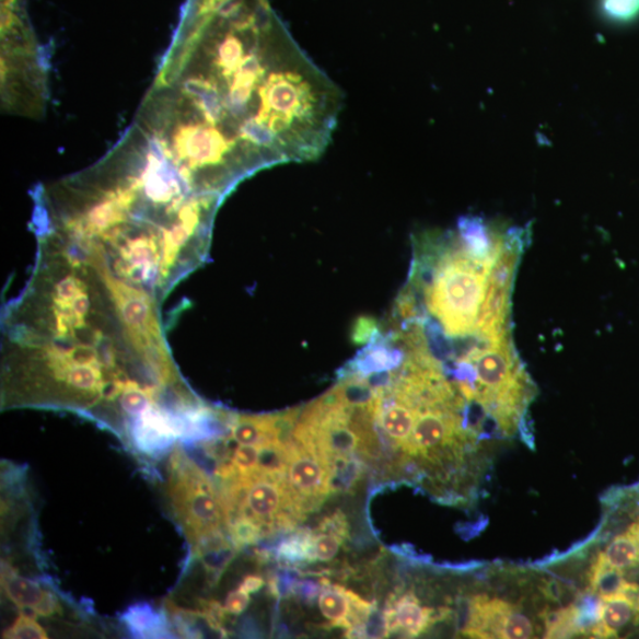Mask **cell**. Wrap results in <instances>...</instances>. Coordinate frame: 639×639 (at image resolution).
Returning a JSON list of instances; mask_svg holds the SVG:
<instances>
[{"label":"cell","instance_id":"cell-1","mask_svg":"<svg viewBox=\"0 0 639 639\" xmlns=\"http://www.w3.org/2000/svg\"><path fill=\"white\" fill-rule=\"evenodd\" d=\"M38 240L32 279L3 317L5 406L77 411L128 444L152 417L190 408L164 329L130 323L109 275L74 246Z\"/></svg>","mask_w":639,"mask_h":639},{"label":"cell","instance_id":"cell-2","mask_svg":"<svg viewBox=\"0 0 639 639\" xmlns=\"http://www.w3.org/2000/svg\"><path fill=\"white\" fill-rule=\"evenodd\" d=\"M258 118L279 133L295 120L307 119L313 109V96L307 82L293 72H274L258 89Z\"/></svg>","mask_w":639,"mask_h":639},{"label":"cell","instance_id":"cell-3","mask_svg":"<svg viewBox=\"0 0 639 639\" xmlns=\"http://www.w3.org/2000/svg\"><path fill=\"white\" fill-rule=\"evenodd\" d=\"M287 484L304 514L318 510L332 493V464L294 440L287 445Z\"/></svg>","mask_w":639,"mask_h":639},{"label":"cell","instance_id":"cell-4","mask_svg":"<svg viewBox=\"0 0 639 639\" xmlns=\"http://www.w3.org/2000/svg\"><path fill=\"white\" fill-rule=\"evenodd\" d=\"M464 635L474 638L525 639L534 634L532 621L510 603L477 595L469 607Z\"/></svg>","mask_w":639,"mask_h":639},{"label":"cell","instance_id":"cell-5","mask_svg":"<svg viewBox=\"0 0 639 639\" xmlns=\"http://www.w3.org/2000/svg\"><path fill=\"white\" fill-rule=\"evenodd\" d=\"M234 143L208 123L184 125L174 133L173 153L182 165L195 172L222 164Z\"/></svg>","mask_w":639,"mask_h":639},{"label":"cell","instance_id":"cell-6","mask_svg":"<svg viewBox=\"0 0 639 639\" xmlns=\"http://www.w3.org/2000/svg\"><path fill=\"white\" fill-rule=\"evenodd\" d=\"M406 352L394 333H377L346 367L339 371V377L359 375L368 376L374 373L399 370L405 361Z\"/></svg>","mask_w":639,"mask_h":639},{"label":"cell","instance_id":"cell-7","mask_svg":"<svg viewBox=\"0 0 639 639\" xmlns=\"http://www.w3.org/2000/svg\"><path fill=\"white\" fill-rule=\"evenodd\" d=\"M391 634H400L408 637L422 635L434 621L444 619L448 608L434 609L420 605L413 593H405L402 597H391L384 609Z\"/></svg>","mask_w":639,"mask_h":639},{"label":"cell","instance_id":"cell-8","mask_svg":"<svg viewBox=\"0 0 639 639\" xmlns=\"http://www.w3.org/2000/svg\"><path fill=\"white\" fill-rule=\"evenodd\" d=\"M419 411L413 406L394 396L391 387L383 390L380 411L376 415V426L387 435V440L402 448L408 443Z\"/></svg>","mask_w":639,"mask_h":639},{"label":"cell","instance_id":"cell-9","mask_svg":"<svg viewBox=\"0 0 639 639\" xmlns=\"http://www.w3.org/2000/svg\"><path fill=\"white\" fill-rule=\"evenodd\" d=\"M264 74L265 69L256 55L244 56L239 69L231 78L230 90L224 100L226 112L236 118L242 116L248 107L255 86L263 80Z\"/></svg>","mask_w":639,"mask_h":639},{"label":"cell","instance_id":"cell-10","mask_svg":"<svg viewBox=\"0 0 639 639\" xmlns=\"http://www.w3.org/2000/svg\"><path fill=\"white\" fill-rule=\"evenodd\" d=\"M639 623V613L635 604L621 593L601 599L597 608V623L593 635L602 638L617 636L630 624Z\"/></svg>","mask_w":639,"mask_h":639},{"label":"cell","instance_id":"cell-11","mask_svg":"<svg viewBox=\"0 0 639 639\" xmlns=\"http://www.w3.org/2000/svg\"><path fill=\"white\" fill-rule=\"evenodd\" d=\"M183 93L193 101L208 124L216 126L224 119L225 103L214 81L201 77L187 79Z\"/></svg>","mask_w":639,"mask_h":639},{"label":"cell","instance_id":"cell-12","mask_svg":"<svg viewBox=\"0 0 639 639\" xmlns=\"http://www.w3.org/2000/svg\"><path fill=\"white\" fill-rule=\"evenodd\" d=\"M5 586L10 599L20 607H31L35 613L46 616L54 615L60 608L51 594L26 579L11 577Z\"/></svg>","mask_w":639,"mask_h":639},{"label":"cell","instance_id":"cell-13","mask_svg":"<svg viewBox=\"0 0 639 639\" xmlns=\"http://www.w3.org/2000/svg\"><path fill=\"white\" fill-rule=\"evenodd\" d=\"M317 604L320 612L330 621L329 626L344 629L345 634L351 629V600L346 588L332 584L323 588Z\"/></svg>","mask_w":639,"mask_h":639},{"label":"cell","instance_id":"cell-14","mask_svg":"<svg viewBox=\"0 0 639 639\" xmlns=\"http://www.w3.org/2000/svg\"><path fill=\"white\" fill-rule=\"evenodd\" d=\"M314 531L301 528L292 532L276 548L275 557L287 566L316 561L314 556Z\"/></svg>","mask_w":639,"mask_h":639},{"label":"cell","instance_id":"cell-15","mask_svg":"<svg viewBox=\"0 0 639 639\" xmlns=\"http://www.w3.org/2000/svg\"><path fill=\"white\" fill-rule=\"evenodd\" d=\"M628 580L623 570L609 565L604 555L601 554L593 565L590 576V588L593 594L600 599L617 594L621 591Z\"/></svg>","mask_w":639,"mask_h":639},{"label":"cell","instance_id":"cell-16","mask_svg":"<svg viewBox=\"0 0 639 639\" xmlns=\"http://www.w3.org/2000/svg\"><path fill=\"white\" fill-rule=\"evenodd\" d=\"M603 555L609 565L619 570L639 568V548L628 531L617 535Z\"/></svg>","mask_w":639,"mask_h":639},{"label":"cell","instance_id":"cell-17","mask_svg":"<svg viewBox=\"0 0 639 639\" xmlns=\"http://www.w3.org/2000/svg\"><path fill=\"white\" fill-rule=\"evenodd\" d=\"M547 638H565L583 631L582 613L576 606L565 607L548 616Z\"/></svg>","mask_w":639,"mask_h":639},{"label":"cell","instance_id":"cell-18","mask_svg":"<svg viewBox=\"0 0 639 639\" xmlns=\"http://www.w3.org/2000/svg\"><path fill=\"white\" fill-rule=\"evenodd\" d=\"M244 58L242 40L235 34L224 37L216 56V66L220 68L223 77L230 80L235 74Z\"/></svg>","mask_w":639,"mask_h":639},{"label":"cell","instance_id":"cell-19","mask_svg":"<svg viewBox=\"0 0 639 639\" xmlns=\"http://www.w3.org/2000/svg\"><path fill=\"white\" fill-rule=\"evenodd\" d=\"M241 139L248 141L258 148H270L278 138V133L269 126L268 123L255 116L246 119L240 128Z\"/></svg>","mask_w":639,"mask_h":639},{"label":"cell","instance_id":"cell-20","mask_svg":"<svg viewBox=\"0 0 639 639\" xmlns=\"http://www.w3.org/2000/svg\"><path fill=\"white\" fill-rule=\"evenodd\" d=\"M314 556L316 561L329 562L339 554L340 547L345 544L339 536L314 532Z\"/></svg>","mask_w":639,"mask_h":639},{"label":"cell","instance_id":"cell-21","mask_svg":"<svg viewBox=\"0 0 639 639\" xmlns=\"http://www.w3.org/2000/svg\"><path fill=\"white\" fill-rule=\"evenodd\" d=\"M608 18L619 22L632 21L639 14V0H602Z\"/></svg>","mask_w":639,"mask_h":639},{"label":"cell","instance_id":"cell-22","mask_svg":"<svg viewBox=\"0 0 639 639\" xmlns=\"http://www.w3.org/2000/svg\"><path fill=\"white\" fill-rule=\"evenodd\" d=\"M390 635L385 612L374 606L362 626V638H386Z\"/></svg>","mask_w":639,"mask_h":639},{"label":"cell","instance_id":"cell-23","mask_svg":"<svg viewBox=\"0 0 639 639\" xmlns=\"http://www.w3.org/2000/svg\"><path fill=\"white\" fill-rule=\"evenodd\" d=\"M127 621L139 634H158L155 628L163 627L162 621L149 607L144 609L138 607L127 617Z\"/></svg>","mask_w":639,"mask_h":639},{"label":"cell","instance_id":"cell-24","mask_svg":"<svg viewBox=\"0 0 639 639\" xmlns=\"http://www.w3.org/2000/svg\"><path fill=\"white\" fill-rule=\"evenodd\" d=\"M316 532L337 535L344 543L350 539V526H348L347 518L341 511L334 512L322 519L318 522Z\"/></svg>","mask_w":639,"mask_h":639},{"label":"cell","instance_id":"cell-25","mask_svg":"<svg viewBox=\"0 0 639 639\" xmlns=\"http://www.w3.org/2000/svg\"><path fill=\"white\" fill-rule=\"evenodd\" d=\"M380 332L375 318L360 316L352 328V341L357 345L369 344Z\"/></svg>","mask_w":639,"mask_h":639},{"label":"cell","instance_id":"cell-26","mask_svg":"<svg viewBox=\"0 0 639 639\" xmlns=\"http://www.w3.org/2000/svg\"><path fill=\"white\" fill-rule=\"evenodd\" d=\"M322 584L314 582V580L297 579L293 584L292 594L297 595L303 602L313 603L318 597V594L322 593Z\"/></svg>","mask_w":639,"mask_h":639},{"label":"cell","instance_id":"cell-27","mask_svg":"<svg viewBox=\"0 0 639 639\" xmlns=\"http://www.w3.org/2000/svg\"><path fill=\"white\" fill-rule=\"evenodd\" d=\"M10 634L13 638H42L46 637L45 631H43L38 624L34 623L33 619L23 617L18 620L16 626H14Z\"/></svg>","mask_w":639,"mask_h":639},{"label":"cell","instance_id":"cell-28","mask_svg":"<svg viewBox=\"0 0 639 639\" xmlns=\"http://www.w3.org/2000/svg\"><path fill=\"white\" fill-rule=\"evenodd\" d=\"M249 603V593L240 589L228 595L225 608L229 614L239 616L245 612V608L248 607Z\"/></svg>","mask_w":639,"mask_h":639},{"label":"cell","instance_id":"cell-29","mask_svg":"<svg viewBox=\"0 0 639 639\" xmlns=\"http://www.w3.org/2000/svg\"><path fill=\"white\" fill-rule=\"evenodd\" d=\"M265 585V579L260 576H248L245 577L242 585L240 589H242L245 592L248 593H255L258 592L260 589H263Z\"/></svg>","mask_w":639,"mask_h":639},{"label":"cell","instance_id":"cell-30","mask_svg":"<svg viewBox=\"0 0 639 639\" xmlns=\"http://www.w3.org/2000/svg\"><path fill=\"white\" fill-rule=\"evenodd\" d=\"M16 23H19V20L11 9L2 7V33L7 34Z\"/></svg>","mask_w":639,"mask_h":639},{"label":"cell","instance_id":"cell-31","mask_svg":"<svg viewBox=\"0 0 639 639\" xmlns=\"http://www.w3.org/2000/svg\"><path fill=\"white\" fill-rule=\"evenodd\" d=\"M225 0H202L199 9L200 14H209L222 7Z\"/></svg>","mask_w":639,"mask_h":639},{"label":"cell","instance_id":"cell-32","mask_svg":"<svg viewBox=\"0 0 639 639\" xmlns=\"http://www.w3.org/2000/svg\"><path fill=\"white\" fill-rule=\"evenodd\" d=\"M16 0H2V7L11 9Z\"/></svg>","mask_w":639,"mask_h":639}]
</instances>
